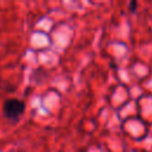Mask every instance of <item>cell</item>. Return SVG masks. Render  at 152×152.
Returning <instances> with one entry per match:
<instances>
[{"label":"cell","mask_w":152,"mask_h":152,"mask_svg":"<svg viewBox=\"0 0 152 152\" xmlns=\"http://www.w3.org/2000/svg\"><path fill=\"white\" fill-rule=\"evenodd\" d=\"M25 110V102L15 99V97H10L6 99L2 103V114L6 119L15 122L19 120L21 114Z\"/></svg>","instance_id":"6da1fadb"},{"label":"cell","mask_w":152,"mask_h":152,"mask_svg":"<svg viewBox=\"0 0 152 152\" xmlns=\"http://www.w3.org/2000/svg\"><path fill=\"white\" fill-rule=\"evenodd\" d=\"M18 152H23V151H18Z\"/></svg>","instance_id":"7a4b0ae2"}]
</instances>
